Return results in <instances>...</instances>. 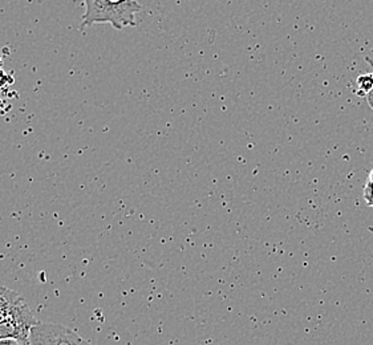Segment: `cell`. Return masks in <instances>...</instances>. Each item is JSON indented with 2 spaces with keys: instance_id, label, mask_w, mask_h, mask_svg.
I'll return each mask as SVG.
<instances>
[{
  "instance_id": "cell-8",
  "label": "cell",
  "mask_w": 373,
  "mask_h": 345,
  "mask_svg": "<svg viewBox=\"0 0 373 345\" xmlns=\"http://www.w3.org/2000/svg\"><path fill=\"white\" fill-rule=\"evenodd\" d=\"M367 103H368V106H371V109L373 110V90L367 94Z\"/></svg>"
},
{
  "instance_id": "cell-6",
  "label": "cell",
  "mask_w": 373,
  "mask_h": 345,
  "mask_svg": "<svg viewBox=\"0 0 373 345\" xmlns=\"http://www.w3.org/2000/svg\"><path fill=\"white\" fill-rule=\"evenodd\" d=\"M364 198L367 199V202H368V205H372L373 206V186L372 185H368V183H367V186H365V189H364Z\"/></svg>"
},
{
  "instance_id": "cell-4",
  "label": "cell",
  "mask_w": 373,
  "mask_h": 345,
  "mask_svg": "<svg viewBox=\"0 0 373 345\" xmlns=\"http://www.w3.org/2000/svg\"><path fill=\"white\" fill-rule=\"evenodd\" d=\"M356 85H358L356 94L361 96V97L367 96L373 90V72L358 76Z\"/></svg>"
},
{
  "instance_id": "cell-5",
  "label": "cell",
  "mask_w": 373,
  "mask_h": 345,
  "mask_svg": "<svg viewBox=\"0 0 373 345\" xmlns=\"http://www.w3.org/2000/svg\"><path fill=\"white\" fill-rule=\"evenodd\" d=\"M8 84H13V77H10L3 69H0V90L7 87Z\"/></svg>"
},
{
  "instance_id": "cell-9",
  "label": "cell",
  "mask_w": 373,
  "mask_h": 345,
  "mask_svg": "<svg viewBox=\"0 0 373 345\" xmlns=\"http://www.w3.org/2000/svg\"><path fill=\"white\" fill-rule=\"evenodd\" d=\"M368 185H372L373 186V170L372 173L370 174V180H368Z\"/></svg>"
},
{
  "instance_id": "cell-2",
  "label": "cell",
  "mask_w": 373,
  "mask_h": 345,
  "mask_svg": "<svg viewBox=\"0 0 373 345\" xmlns=\"http://www.w3.org/2000/svg\"><path fill=\"white\" fill-rule=\"evenodd\" d=\"M39 321L32 315L28 304L22 298L8 317L0 323V339H14L30 344L31 330Z\"/></svg>"
},
{
  "instance_id": "cell-10",
  "label": "cell",
  "mask_w": 373,
  "mask_h": 345,
  "mask_svg": "<svg viewBox=\"0 0 373 345\" xmlns=\"http://www.w3.org/2000/svg\"><path fill=\"white\" fill-rule=\"evenodd\" d=\"M1 67H3V58H1V55H0V69H1Z\"/></svg>"
},
{
  "instance_id": "cell-1",
  "label": "cell",
  "mask_w": 373,
  "mask_h": 345,
  "mask_svg": "<svg viewBox=\"0 0 373 345\" xmlns=\"http://www.w3.org/2000/svg\"><path fill=\"white\" fill-rule=\"evenodd\" d=\"M87 11L83 15L80 28L94 24H110L116 30L135 27V14L141 11L137 0H83Z\"/></svg>"
},
{
  "instance_id": "cell-7",
  "label": "cell",
  "mask_w": 373,
  "mask_h": 345,
  "mask_svg": "<svg viewBox=\"0 0 373 345\" xmlns=\"http://www.w3.org/2000/svg\"><path fill=\"white\" fill-rule=\"evenodd\" d=\"M0 345H30L24 344L22 342H17V340H14V339H0Z\"/></svg>"
},
{
  "instance_id": "cell-3",
  "label": "cell",
  "mask_w": 373,
  "mask_h": 345,
  "mask_svg": "<svg viewBox=\"0 0 373 345\" xmlns=\"http://www.w3.org/2000/svg\"><path fill=\"white\" fill-rule=\"evenodd\" d=\"M30 345H92L75 330L59 324L38 323L31 330Z\"/></svg>"
}]
</instances>
